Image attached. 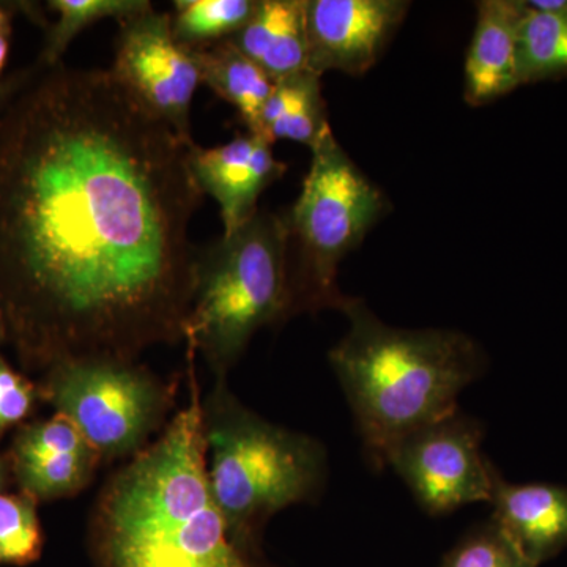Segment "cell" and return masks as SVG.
Here are the masks:
<instances>
[{
    "instance_id": "6da1fadb",
    "label": "cell",
    "mask_w": 567,
    "mask_h": 567,
    "mask_svg": "<svg viewBox=\"0 0 567 567\" xmlns=\"http://www.w3.org/2000/svg\"><path fill=\"white\" fill-rule=\"evenodd\" d=\"M194 144L111 69L40 66L0 111V306L25 368L185 341Z\"/></svg>"
},
{
    "instance_id": "7a4b0ae2",
    "label": "cell",
    "mask_w": 567,
    "mask_h": 567,
    "mask_svg": "<svg viewBox=\"0 0 567 567\" xmlns=\"http://www.w3.org/2000/svg\"><path fill=\"white\" fill-rule=\"evenodd\" d=\"M189 385V404L96 496L89 518L96 566L270 567L234 539L216 505L193 363Z\"/></svg>"
},
{
    "instance_id": "3957f363",
    "label": "cell",
    "mask_w": 567,
    "mask_h": 567,
    "mask_svg": "<svg viewBox=\"0 0 567 567\" xmlns=\"http://www.w3.org/2000/svg\"><path fill=\"white\" fill-rule=\"evenodd\" d=\"M339 311L349 330L328 363L352 410L365 462L380 473L402 439L458 409V395L483 377L487 358L461 331L390 327L361 298L347 295Z\"/></svg>"
},
{
    "instance_id": "277c9868",
    "label": "cell",
    "mask_w": 567,
    "mask_h": 567,
    "mask_svg": "<svg viewBox=\"0 0 567 567\" xmlns=\"http://www.w3.org/2000/svg\"><path fill=\"white\" fill-rule=\"evenodd\" d=\"M208 481L234 539L260 551L265 525L286 507L319 502L327 447L315 436L265 420L215 380L203 399Z\"/></svg>"
},
{
    "instance_id": "5b68a950",
    "label": "cell",
    "mask_w": 567,
    "mask_h": 567,
    "mask_svg": "<svg viewBox=\"0 0 567 567\" xmlns=\"http://www.w3.org/2000/svg\"><path fill=\"white\" fill-rule=\"evenodd\" d=\"M289 319V233L286 218L259 210L234 234L199 249L189 349L215 380L227 379L257 331Z\"/></svg>"
},
{
    "instance_id": "8992f818",
    "label": "cell",
    "mask_w": 567,
    "mask_h": 567,
    "mask_svg": "<svg viewBox=\"0 0 567 567\" xmlns=\"http://www.w3.org/2000/svg\"><path fill=\"white\" fill-rule=\"evenodd\" d=\"M303 188L289 215V317L338 309L347 295L338 286L339 264L357 249L388 207L328 126L311 147Z\"/></svg>"
},
{
    "instance_id": "52a82bcc",
    "label": "cell",
    "mask_w": 567,
    "mask_h": 567,
    "mask_svg": "<svg viewBox=\"0 0 567 567\" xmlns=\"http://www.w3.org/2000/svg\"><path fill=\"white\" fill-rule=\"evenodd\" d=\"M177 388L137 361L82 358L51 365L40 394L76 425L102 462H126L166 427Z\"/></svg>"
},
{
    "instance_id": "ba28073f",
    "label": "cell",
    "mask_w": 567,
    "mask_h": 567,
    "mask_svg": "<svg viewBox=\"0 0 567 567\" xmlns=\"http://www.w3.org/2000/svg\"><path fill=\"white\" fill-rule=\"evenodd\" d=\"M484 427L461 406L402 439L386 468L404 481L425 514L447 516L473 503H488L495 466L483 454Z\"/></svg>"
},
{
    "instance_id": "9c48e42d",
    "label": "cell",
    "mask_w": 567,
    "mask_h": 567,
    "mask_svg": "<svg viewBox=\"0 0 567 567\" xmlns=\"http://www.w3.org/2000/svg\"><path fill=\"white\" fill-rule=\"evenodd\" d=\"M111 71L153 115L194 142L192 106L203 73L196 51L174 39L171 13L151 7L118 20Z\"/></svg>"
},
{
    "instance_id": "30bf717a",
    "label": "cell",
    "mask_w": 567,
    "mask_h": 567,
    "mask_svg": "<svg viewBox=\"0 0 567 567\" xmlns=\"http://www.w3.org/2000/svg\"><path fill=\"white\" fill-rule=\"evenodd\" d=\"M404 0H306L308 66L324 71L364 74L404 21Z\"/></svg>"
},
{
    "instance_id": "8fae6325",
    "label": "cell",
    "mask_w": 567,
    "mask_h": 567,
    "mask_svg": "<svg viewBox=\"0 0 567 567\" xmlns=\"http://www.w3.org/2000/svg\"><path fill=\"white\" fill-rule=\"evenodd\" d=\"M102 464L95 447L59 413L22 424L9 453L10 472L21 494L37 503L80 495Z\"/></svg>"
},
{
    "instance_id": "7c38bea8",
    "label": "cell",
    "mask_w": 567,
    "mask_h": 567,
    "mask_svg": "<svg viewBox=\"0 0 567 567\" xmlns=\"http://www.w3.org/2000/svg\"><path fill=\"white\" fill-rule=\"evenodd\" d=\"M271 142L259 134H238L218 147L194 144L189 164L205 196L219 205L224 234L245 226L259 212L260 194L286 174V164L275 158Z\"/></svg>"
},
{
    "instance_id": "4fadbf2b",
    "label": "cell",
    "mask_w": 567,
    "mask_h": 567,
    "mask_svg": "<svg viewBox=\"0 0 567 567\" xmlns=\"http://www.w3.org/2000/svg\"><path fill=\"white\" fill-rule=\"evenodd\" d=\"M491 520L529 565L539 566L567 546V487L511 484L495 470Z\"/></svg>"
},
{
    "instance_id": "5bb4252c",
    "label": "cell",
    "mask_w": 567,
    "mask_h": 567,
    "mask_svg": "<svg viewBox=\"0 0 567 567\" xmlns=\"http://www.w3.org/2000/svg\"><path fill=\"white\" fill-rule=\"evenodd\" d=\"M524 7L516 0L477 3L475 33L466 52L465 102L484 106L520 85L517 32Z\"/></svg>"
},
{
    "instance_id": "9a60e30c",
    "label": "cell",
    "mask_w": 567,
    "mask_h": 567,
    "mask_svg": "<svg viewBox=\"0 0 567 567\" xmlns=\"http://www.w3.org/2000/svg\"><path fill=\"white\" fill-rule=\"evenodd\" d=\"M229 41L274 82L308 71L306 0H259Z\"/></svg>"
},
{
    "instance_id": "2e32d148",
    "label": "cell",
    "mask_w": 567,
    "mask_h": 567,
    "mask_svg": "<svg viewBox=\"0 0 567 567\" xmlns=\"http://www.w3.org/2000/svg\"><path fill=\"white\" fill-rule=\"evenodd\" d=\"M193 51L199 61L203 84L224 102L233 104L248 133L260 136V115L274 92L275 82L229 40Z\"/></svg>"
},
{
    "instance_id": "e0dca14e",
    "label": "cell",
    "mask_w": 567,
    "mask_h": 567,
    "mask_svg": "<svg viewBox=\"0 0 567 567\" xmlns=\"http://www.w3.org/2000/svg\"><path fill=\"white\" fill-rule=\"evenodd\" d=\"M328 126L319 74L308 70L275 82L260 115V136L271 144L289 140L311 148Z\"/></svg>"
},
{
    "instance_id": "ac0fdd59",
    "label": "cell",
    "mask_w": 567,
    "mask_h": 567,
    "mask_svg": "<svg viewBox=\"0 0 567 567\" xmlns=\"http://www.w3.org/2000/svg\"><path fill=\"white\" fill-rule=\"evenodd\" d=\"M259 0H177L171 13L174 39L188 50L229 40L251 20Z\"/></svg>"
},
{
    "instance_id": "d6986e66",
    "label": "cell",
    "mask_w": 567,
    "mask_h": 567,
    "mask_svg": "<svg viewBox=\"0 0 567 567\" xmlns=\"http://www.w3.org/2000/svg\"><path fill=\"white\" fill-rule=\"evenodd\" d=\"M524 7L517 32L520 84L567 73V17Z\"/></svg>"
},
{
    "instance_id": "ffe728a7",
    "label": "cell",
    "mask_w": 567,
    "mask_h": 567,
    "mask_svg": "<svg viewBox=\"0 0 567 567\" xmlns=\"http://www.w3.org/2000/svg\"><path fill=\"white\" fill-rule=\"evenodd\" d=\"M48 9L58 13V20L48 28L37 65L52 69L62 63L63 54L71 41L84 29L95 22L114 18L130 17L145 9H151L147 0H50Z\"/></svg>"
},
{
    "instance_id": "44dd1931",
    "label": "cell",
    "mask_w": 567,
    "mask_h": 567,
    "mask_svg": "<svg viewBox=\"0 0 567 567\" xmlns=\"http://www.w3.org/2000/svg\"><path fill=\"white\" fill-rule=\"evenodd\" d=\"M39 503L24 494H0V565L28 566L43 551Z\"/></svg>"
},
{
    "instance_id": "7402d4cb",
    "label": "cell",
    "mask_w": 567,
    "mask_h": 567,
    "mask_svg": "<svg viewBox=\"0 0 567 567\" xmlns=\"http://www.w3.org/2000/svg\"><path fill=\"white\" fill-rule=\"evenodd\" d=\"M440 567H535L514 548L513 544L488 518L476 525L451 548Z\"/></svg>"
},
{
    "instance_id": "603a6c76",
    "label": "cell",
    "mask_w": 567,
    "mask_h": 567,
    "mask_svg": "<svg viewBox=\"0 0 567 567\" xmlns=\"http://www.w3.org/2000/svg\"><path fill=\"white\" fill-rule=\"evenodd\" d=\"M39 399L40 388L14 371L0 354V435L28 420Z\"/></svg>"
},
{
    "instance_id": "cb8c5ba5",
    "label": "cell",
    "mask_w": 567,
    "mask_h": 567,
    "mask_svg": "<svg viewBox=\"0 0 567 567\" xmlns=\"http://www.w3.org/2000/svg\"><path fill=\"white\" fill-rule=\"evenodd\" d=\"M39 70L40 66L33 63L31 66H25V69L13 71V73L0 78V111L39 73Z\"/></svg>"
},
{
    "instance_id": "d4e9b609",
    "label": "cell",
    "mask_w": 567,
    "mask_h": 567,
    "mask_svg": "<svg viewBox=\"0 0 567 567\" xmlns=\"http://www.w3.org/2000/svg\"><path fill=\"white\" fill-rule=\"evenodd\" d=\"M524 3L529 10L539 11V13L567 17V0H528Z\"/></svg>"
},
{
    "instance_id": "484cf974",
    "label": "cell",
    "mask_w": 567,
    "mask_h": 567,
    "mask_svg": "<svg viewBox=\"0 0 567 567\" xmlns=\"http://www.w3.org/2000/svg\"><path fill=\"white\" fill-rule=\"evenodd\" d=\"M17 3L0 2V33L13 32L14 11L18 10Z\"/></svg>"
},
{
    "instance_id": "4316f807",
    "label": "cell",
    "mask_w": 567,
    "mask_h": 567,
    "mask_svg": "<svg viewBox=\"0 0 567 567\" xmlns=\"http://www.w3.org/2000/svg\"><path fill=\"white\" fill-rule=\"evenodd\" d=\"M10 465L7 458L0 456V494H2L3 487L7 484V475H9Z\"/></svg>"
},
{
    "instance_id": "83f0119b",
    "label": "cell",
    "mask_w": 567,
    "mask_h": 567,
    "mask_svg": "<svg viewBox=\"0 0 567 567\" xmlns=\"http://www.w3.org/2000/svg\"><path fill=\"white\" fill-rule=\"evenodd\" d=\"M9 341V327H7L6 315H3L2 306H0V346Z\"/></svg>"
}]
</instances>
